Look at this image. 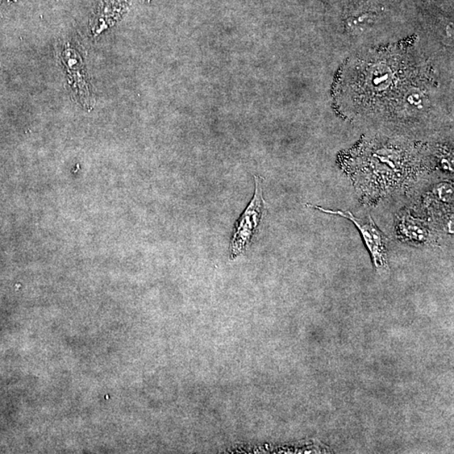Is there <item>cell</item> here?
<instances>
[{"mask_svg": "<svg viewBox=\"0 0 454 454\" xmlns=\"http://www.w3.org/2000/svg\"><path fill=\"white\" fill-rule=\"evenodd\" d=\"M323 213L339 215L352 222L360 232L362 240H364L366 248H368L374 267L378 272H385L388 270V262H387V239L386 236L374 223L371 216L369 215L367 219H360L354 216L352 212L343 211H332L324 209V208L308 205Z\"/></svg>", "mask_w": 454, "mask_h": 454, "instance_id": "cell-4", "label": "cell"}, {"mask_svg": "<svg viewBox=\"0 0 454 454\" xmlns=\"http://www.w3.org/2000/svg\"><path fill=\"white\" fill-rule=\"evenodd\" d=\"M339 162L365 204L407 188L428 166L423 146L380 137L362 140Z\"/></svg>", "mask_w": 454, "mask_h": 454, "instance_id": "cell-1", "label": "cell"}, {"mask_svg": "<svg viewBox=\"0 0 454 454\" xmlns=\"http://www.w3.org/2000/svg\"><path fill=\"white\" fill-rule=\"evenodd\" d=\"M255 194L251 202L235 225L230 244L232 260L240 256L247 249L264 213L265 203L260 177L255 176Z\"/></svg>", "mask_w": 454, "mask_h": 454, "instance_id": "cell-3", "label": "cell"}, {"mask_svg": "<svg viewBox=\"0 0 454 454\" xmlns=\"http://www.w3.org/2000/svg\"><path fill=\"white\" fill-rule=\"evenodd\" d=\"M395 231L399 239L408 243L425 245L436 239L430 225L425 220L415 218L408 211H403L398 215Z\"/></svg>", "mask_w": 454, "mask_h": 454, "instance_id": "cell-5", "label": "cell"}, {"mask_svg": "<svg viewBox=\"0 0 454 454\" xmlns=\"http://www.w3.org/2000/svg\"><path fill=\"white\" fill-rule=\"evenodd\" d=\"M364 73L358 75L356 82L357 90L354 91L358 101L364 104L362 107H376L377 104L384 102V97L390 93L395 85H402L401 72L404 66L395 65V60L373 61L369 58L362 62Z\"/></svg>", "mask_w": 454, "mask_h": 454, "instance_id": "cell-2", "label": "cell"}, {"mask_svg": "<svg viewBox=\"0 0 454 454\" xmlns=\"http://www.w3.org/2000/svg\"><path fill=\"white\" fill-rule=\"evenodd\" d=\"M377 18L376 11L360 10L349 16L347 20V26L350 31L360 33L373 26L376 22Z\"/></svg>", "mask_w": 454, "mask_h": 454, "instance_id": "cell-6", "label": "cell"}]
</instances>
